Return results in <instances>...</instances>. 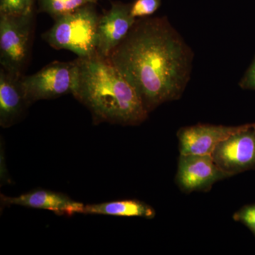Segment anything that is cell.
<instances>
[{
	"label": "cell",
	"mask_w": 255,
	"mask_h": 255,
	"mask_svg": "<svg viewBox=\"0 0 255 255\" xmlns=\"http://www.w3.org/2000/svg\"><path fill=\"white\" fill-rule=\"evenodd\" d=\"M33 0H0V14L22 15L33 11Z\"/></svg>",
	"instance_id": "obj_14"
},
{
	"label": "cell",
	"mask_w": 255,
	"mask_h": 255,
	"mask_svg": "<svg viewBox=\"0 0 255 255\" xmlns=\"http://www.w3.org/2000/svg\"><path fill=\"white\" fill-rule=\"evenodd\" d=\"M162 0H135L130 4V14L132 17H148L159 9Z\"/></svg>",
	"instance_id": "obj_15"
},
{
	"label": "cell",
	"mask_w": 255,
	"mask_h": 255,
	"mask_svg": "<svg viewBox=\"0 0 255 255\" xmlns=\"http://www.w3.org/2000/svg\"><path fill=\"white\" fill-rule=\"evenodd\" d=\"M135 89L148 113L179 100L191 78L194 53L167 17L137 18L107 58Z\"/></svg>",
	"instance_id": "obj_1"
},
{
	"label": "cell",
	"mask_w": 255,
	"mask_h": 255,
	"mask_svg": "<svg viewBox=\"0 0 255 255\" xmlns=\"http://www.w3.org/2000/svg\"><path fill=\"white\" fill-rule=\"evenodd\" d=\"M76 61H55L36 73L21 77V83L30 105L73 93L76 81Z\"/></svg>",
	"instance_id": "obj_5"
},
{
	"label": "cell",
	"mask_w": 255,
	"mask_h": 255,
	"mask_svg": "<svg viewBox=\"0 0 255 255\" xmlns=\"http://www.w3.org/2000/svg\"><path fill=\"white\" fill-rule=\"evenodd\" d=\"M33 1H35V0H33Z\"/></svg>",
	"instance_id": "obj_18"
},
{
	"label": "cell",
	"mask_w": 255,
	"mask_h": 255,
	"mask_svg": "<svg viewBox=\"0 0 255 255\" xmlns=\"http://www.w3.org/2000/svg\"><path fill=\"white\" fill-rule=\"evenodd\" d=\"M136 18L130 14V4L112 2V7L100 15L97 27V51L102 58L111 53L124 41Z\"/></svg>",
	"instance_id": "obj_8"
},
{
	"label": "cell",
	"mask_w": 255,
	"mask_h": 255,
	"mask_svg": "<svg viewBox=\"0 0 255 255\" xmlns=\"http://www.w3.org/2000/svg\"><path fill=\"white\" fill-rule=\"evenodd\" d=\"M233 219L243 223L255 236V204L243 206L233 215Z\"/></svg>",
	"instance_id": "obj_16"
},
{
	"label": "cell",
	"mask_w": 255,
	"mask_h": 255,
	"mask_svg": "<svg viewBox=\"0 0 255 255\" xmlns=\"http://www.w3.org/2000/svg\"><path fill=\"white\" fill-rule=\"evenodd\" d=\"M85 214L107 215V216H124V217H140L152 219L155 217V209L142 201L122 200L92 204L84 206Z\"/></svg>",
	"instance_id": "obj_12"
},
{
	"label": "cell",
	"mask_w": 255,
	"mask_h": 255,
	"mask_svg": "<svg viewBox=\"0 0 255 255\" xmlns=\"http://www.w3.org/2000/svg\"><path fill=\"white\" fill-rule=\"evenodd\" d=\"M22 75L0 70V125L9 128L18 122L30 106L21 83Z\"/></svg>",
	"instance_id": "obj_10"
},
{
	"label": "cell",
	"mask_w": 255,
	"mask_h": 255,
	"mask_svg": "<svg viewBox=\"0 0 255 255\" xmlns=\"http://www.w3.org/2000/svg\"><path fill=\"white\" fill-rule=\"evenodd\" d=\"M196 124L177 132L179 155H211L216 146L246 127Z\"/></svg>",
	"instance_id": "obj_9"
},
{
	"label": "cell",
	"mask_w": 255,
	"mask_h": 255,
	"mask_svg": "<svg viewBox=\"0 0 255 255\" xmlns=\"http://www.w3.org/2000/svg\"><path fill=\"white\" fill-rule=\"evenodd\" d=\"M33 11L0 14V63L7 71L22 75L30 54Z\"/></svg>",
	"instance_id": "obj_4"
},
{
	"label": "cell",
	"mask_w": 255,
	"mask_h": 255,
	"mask_svg": "<svg viewBox=\"0 0 255 255\" xmlns=\"http://www.w3.org/2000/svg\"><path fill=\"white\" fill-rule=\"evenodd\" d=\"M229 177L211 155H179L175 182L183 192L208 191L216 182Z\"/></svg>",
	"instance_id": "obj_7"
},
{
	"label": "cell",
	"mask_w": 255,
	"mask_h": 255,
	"mask_svg": "<svg viewBox=\"0 0 255 255\" xmlns=\"http://www.w3.org/2000/svg\"><path fill=\"white\" fill-rule=\"evenodd\" d=\"M211 155L230 177L255 169V123L246 124L244 128L223 140Z\"/></svg>",
	"instance_id": "obj_6"
},
{
	"label": "cell",
	"mask_w": 255,
	"mask_h": 255,
	"mask_svg": "<svg viewBox=\"0 0 255 255\" xmlns=\"http://www.w3.org/2000/svg\"><path fill=\"white\" fill-rule=\"evenodd\" d=\"M1 199L2 203L6 205L48 210L56 214L67 216L82 214L85 206L64 194L44 189L30 191L16 197L1 195Z\"/></svg>",
	"instance_id": "obj_11"
},
{
	"label": "cell",
	"mask_w": 255,
	"mask_h": 255,
	"mask_svg": "<svg viewBox=\"0 0 255 255\" xmlns=\"http://www.w3.org/2000/svg\"><path fill=\"white\" fill-rule=\"evenodd\" d=\"M100 17L95 4L85 5L55 19L43 38L55 49L70 50L78 58L98 55L97 36Z\"/></svg>",
	"instance_id": "obj_3"
},
{
	"label": "cell",
	"mask_w": 255,
	"mask_h": 255,
	"mask_svg": "<svg viewBox=\"0 0 255 255\" xmlns=\"http://www.w3.org/2000/svg\"><path fill=\"white\" fill-rule=\"evenodd\" d=\"M240 87L244 90L255 91V57L252 62L251 66L248 68L244 76L241 79Z\"/></svg>",
	"instance_id": "obj_17"
},
{
	"label": "cell",
	"mask_w": 255,
	"mask_h": 255,
	"mask_svg": "<svg viewBox=\"0 0 255 255\" xmlns=\"http://www.w3.org/2000/svg\"><path fill=\"white\" fill-rule=\"evenodd\" d=\"M98 0H39V11L56 19L87 4H96Z\"/></svg>",
	"instance_id": "obj_13"
},
{
	"label": "cell",
	"mask_w": 255,
	"mask_h": 255,
	"mask_svg": "<svg viewBox=\"0 0 255 255\" xmlns=\"http://www.w3.org/2000/svg\"><path fill=\"white\" fill-rule=\"evenodd\" d=\"M72 95L86 106L97 123L137 126L148 117L138 94L118 69L99 55L75 60Z\"/></svg>",
	"instance_id": "obj_2"
}]
</instances>
